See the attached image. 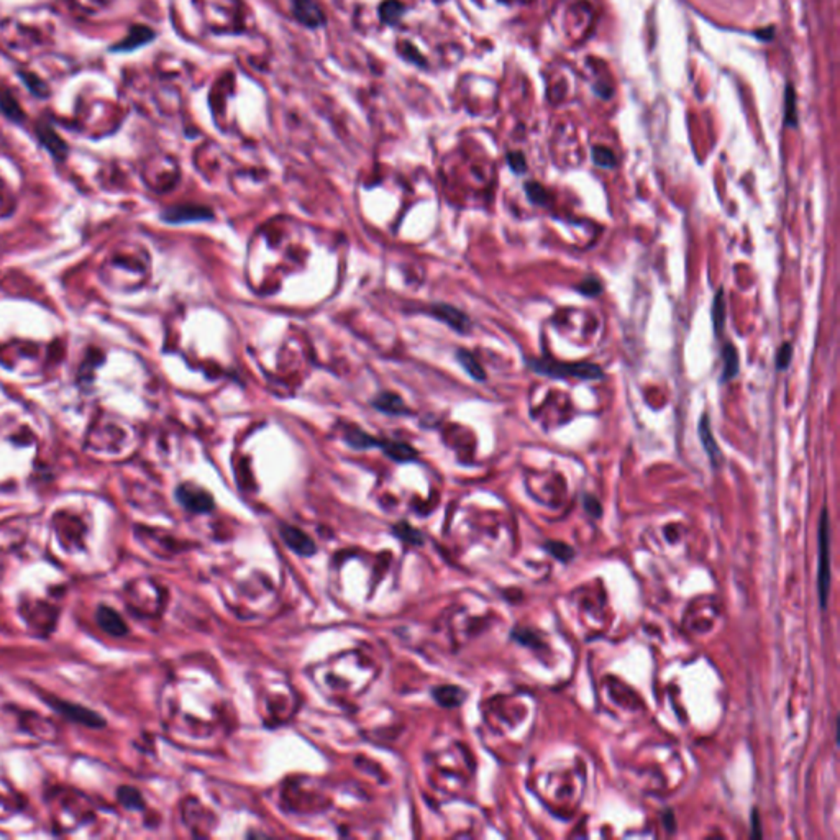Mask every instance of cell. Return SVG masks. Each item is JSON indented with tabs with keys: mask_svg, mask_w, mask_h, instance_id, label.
Segmentation results:
<instances>
[{
	"mask_svg": "<svg viewBox=\"0 0 840 840\" xmlns=\"http://www.w3.org/2000/svg\"><path fill=\"white\" fill-rule=\"evenodd\" d=\"M527 365L533 373L542 376L553 378V380H565V378H576V380L585 381H597L603 380L604 371L599 365L589 361H576V363H565L556 361V359H545V358H528Z\"/></svg>",
	"mask_w": 840,
	"mask_h": 840,
	"instance_id": "obj_1",
	"label": "cell"
},
{
	"mask_svg": "<svg viewBox=\"0 0 840 840\" xmlns=\"http://www.w3.org/2000/svg\"><path fill=\"white\" fill-rule=\"evenodd\" d=\"M830 589V524L827 507L822 509L819 522V566H818V591L820 608L825 609Z\"/></svg>",
	"mask_w": 840,
	"mask_h": 840,
	"instance_id": "obj_2",
	"label": "cell"
},
{
	"mask_svg": "<svg viewBox=\"0 0 840 840\" xmlns=\"http://www.w3.org/2000/svg\"><path fill=\"white\" fill-rule=\"evenodd\" d=\"M45 701L46 704H50L56 712H60L62 717H66L67 721L71 722H76V724L94 727V729H100V727L107 724L105 719L102 717L99 712L87 709L86 706H81V704L65 701V699H60L56 696L45 698Z\"/></svg>",
	"mask_w": 840,
	"mask_h": 840,
	"instance_id": "obj_3",
	"label": "cell"
},
{
	"mask_svg": "<svg viewBox=\"0 0 840 840\" xmlns=\"http://www.w3.org/2000/svg\"><path fill=\"white\" fill-rule=\"evenodd\" d=\"M176 498L178 501L181 502L182 507H186L187 511L196 514L208 512L215 506L211 494H208L206 489L196 486V484H181V486L176 489Z\"/></svg>",
	"mask_w": 840,
	"mask_h": 840,
	"instance_id": "obj_4",
	"label": "cell"
},
{
	"mask_svg": "<svg viewBox=\"0 0 840 840\" xmlns=\"http://www.w3.org/2000/svg\"><path fill=\"white\" fill-rule=\"evenodd\" d=\"M429 314L458 333H468L471 330V320L468 315L450 304H434L429 309Z\"/></svg>",
	"mask_w": 840,
	"mask_h": 840,
	"instance_id": "obj_5",
	"label": "cell"
},
{
	"mask_svg": "<svg viewBox=\"0 0 840 840\" xmlns=\"http://www.w3.org/2000/svg\"><path fill=\"white\" fill-rule=\"evenodd\" d=\"M213 212L208 207L197 206V204H182L168 208L163 212V220L169 223H184V222H202V220H212Z\"/></svg>",
	"mask_w": 840,
	"mask_h": 840,
	"instance_id": "obj_6",
	"label": "cell"
},
{
	"mask_svg": "<svg viewBox=\"0 0 840 840\" xmlns=\"http://www.w3.org/2000/svg\"><path fill=\"white\" fill-rule=\"evenodd\" d=\"M293 12L304 27L320 28L327 22L324 8L319 6L317 0H293Z\"/></svg>",
	"mask_w": 840,
	"mask_h": 840,
	"instance_id": "obj_7",
	"label": "cell"
},
{
	"mask_svg": "<svg viewBox=\"0 0 840 840\" xmlns=\"http://www.w3.org/2000/svg\"><path fill=\"white\" fill-rule=\"evenodd\" d=\"M698 432H699V440H701L702 448L707 453L712 466L714 468H719L722 463V451H721V448H719L716 436H714V434H712L711 417H709L707 414H702L701 420H699V425H698Z\"/></svg>",
	"mask_w": 840,
	"mask_h": 840,
	"instance_id": "obj_8",
	"label": "cell"
},
{
	"mask_svg": "<svg viewBox=\"0 0 840 840\" xmlns=\"http://www.w3.org/2000/svg\"><path fill=\"white\" fill-rule=\"evenodd\" d=\"M95 618L100 629L107 634L114 635V637H122V635L128 632V627L122 619V615L116 613L115 609L109 608V606H100V608L97 609Z\"/></svg>",
	"mask_w": 840,
	"mask_h": 840,
	"instance_id": "obj_9",
	"label": "cell"
},
{
	"mask_svg": "<svg viewBox=\"0 0 840 840\" xmlns=\"http://www.w3.org/2000/svg\"><path fill=\"white\" fill-rule=\"evenodd\" d=\"M154 38V32L152 28L145 27V25H135L130 28L128 35L124 38L122 41L116 43L115 46H112V51L114 53H128V51H133L137 50V48L143 46V45H148V43H152Z\"/></svg>",
	"mask_w": 840,
	"mask_h": 840,
	"instance_id": "obj_10",
	"label": "cell"
},
{
	"mask_svg": "<svg viewBox=\"0 0 840 840\" xmlns=\"http://www.w3.org/2000/svg\"><path fill=\"white\" fill-rule=\"evenodd\" d=\"M281 535H283V540L286 542V545H288L289 548H293V550L295 553H299V555L309 556V555H314L315 550H317L315 543L310 540V538L305 535L302 531H299V528L284 526L283 528H281Z\"/></svg>",
	"mask_w": 840,
	"mask_h": 840,
	"instance_id": "obj_11",
	"label": "cell"
},
{
	"mask_svg": "<svg viewBox=\"0 0 840 840\" xmlns=\"http://www.w3.org/2000/svg\"><path fill=\"white\" fill-rule=\"evenodd\" d=\"M38 132V138H40V142L43 143V147L50 149V153L55 156L56 159H62L67 154V147L66 143L62 142L60 138V135H58L55 130L51 127H48V125H40V127L36 128Z\"/></svg>",
	"mask_w": 840,
	"mask_h": 840,
	"instance_id": "obj_12",
	"label": "cell"
},
{
	"mask_svg": "<svg viewBox=\"0 0 840 840\" xmlns=\"http://www.w3.org/2000/svg\"><path fill=\"white\" fill-rule=\"evenodd\" d=\"M380 448L385 451L391 460L399 461V463H406V461H412L417 458V450L409 444H406V441L381 440Z\"/></svg>",
	"mask_w": 840,
	"mask_h": 840,
	"instance_id": "obj_13",
	"label": "cell"
},
{
	"mask_svg": "<svg viewBox=\"0 0 840 840\" xmlns=\"http://www.w3.org/2000/svg\"><path fill=\"white\" fill-rule=\"evenodd\" d=\"M373 406H375L378 411L385 412V414H391V415H401V414H407V412H409L404 404V401H402L397 394H394V392H382V394H380L375 401H373Z\"/></svg>",
	"mask_w": 840,
	"mask_h": 840,
	"instance_id": "obj_14",
	"label": "cell"
},
{
	"mask_svg": "<svg viewBox=\"0 0 840 840\" xmlns=\"http://www.w3.org/2000/svg\"><path fill=\"white\" fill-rule=\"evenodd\" d=\"M456 359H458V363L463 366V370L468 373V375L473 378L474 381H486V371H484L481 363L476 359L473 353H469L468 349L461 348L456 352Z\"/></svg>",
	"mask_w": 840,
	"mask_h": 840,
	"instance_id": "obj_15",
	"label": "cell"
},
{
	"mask_svg": "<svg viewBox=\"0 0 840 840\" xmlns=\"http://www.w3.org/2000/svg\"><path fill=\"white\" fill-rule=\"evenodd\" d=\"M722 359H724V368H722V381L727 382V381L734 380V378L739 375V370H740L739 353H737V348L734 347V345L729 342L724 345V348H722Z\"/></svg>",
	"mask_w": 840,
	"mask_h": 840,
	"instance_id": "obj_16",
	"label": "cell"
},
{
	"mask_svg": "<svg viewBox=\"0 0 840 840\" xmlns=\"http://www.w3.org/2000/svg\"><path fill=\"white\" fill-rule=\"evenodd\" d=\"M345 440H347V444L349 446H353V448H356V450H366V448H373V446H378V448H380V444H381V439H376V436L368 435L366 432L359 430V429H356V427H349V429H347Z\"/></svg>",
	"mask_w": 840,
	"mask_h": 840,
	"instance_id": "obj_17",
	"label": "cell"
},
{
	"mask_svg": "<svg viewBox=\"0 0 840 840\" xmlns=\"http://www.w3.org/2000/svg\"><path fill=\"white\" fill-rule=\"evenodd\" d=\"M726 295H724V288L717 289L716 293V298H714V302H712V327H714V333H716V337L721 335L722 330H724V324H726Z\"/></svg>",
	"mask_w": 840,
	"mask_h": 840,
	"instance_id": "obj_18",
	"label": "cell"
},
{
	"mask_svg": "<svg viewBox=\"0 0 840 840\" xmlns=\"http://www.w3.org/2000/svg\"><path fill=\"white\" fill-rule=\"evenodd\" d=\"M434 698L436 702L445 707H455L460 706L465 699V693L456 686H440L434 691Z\"/></svg>",
	"mask_w": 840,
	"mask_h": 840,
	"instance_id": "obj_19",
	"label": "cell"
},
{
	"mask_svg": "<svg viewBox=\"0 0 840 840\" xmlns=\"http://www.w3.org/2000/svg\"><path fill=\"white\" fill-rule=\"evenodd\" d=\"M404 12L406 7L402 6L399 0H385L380 7V17L386 25H397Z\"/></svg>",
	"mask_w": 840,
	"mask_h": 840,
	"instance_id": "obj_20",
	"label": "cell"
},
{
	"mask_svg": "<svg viewBox=\"0 0 840 840\" xmlns=\"http://www.w3.org/2000/svg\"><path fill=\"white\" fill-rule=\"evenodd\" d=\"M116 798H119L120 804L125 806L127 809L138 811L145 808L142 793H140L137 788H133V786H122V788H119V791H116Z\"/></svg>",
	"mask_w": 840,
	"mask_h": 840,
	"instance_id": "obj_21",
	"label": "cell"
},
{
	"mask_svg": "<svg viewBox=\"0 0 840 840\" xmlns=\"http://www.w3.org/2000/svg\"><path fill=\"white\" fill-rule=\"evenodd\" d=\"M0 110L7 116H11L12 120H20L23 116L20 104H18L15 97L6 89H0Z\"/></svg>",
	"mask_w": 840,
	"mask_h": 840,
	"instance_id": "obj_22",
	"label": "cell"
},
{
	"mask_svg": "<svg viewBox=\"0 0 840 840\" xmlns=\"http://www.w3.org/2000/svg\"><path fill=\"white\" fill-rule=\"evenodd\" d=\"M785 122L788 127H798V110H796V94L793 84H786Z\"/></svg>",
	"mask_w": 840,
	"mask_h": 840,
	"instance_id": "obj_23",
	"label": "cell"
},
{
	"mask_svg": "<svg viewBox=\"0 0 840 840\" xmlns=\"http://www.w3.org/2000/svg\"><path fill=\"white\" fill-rule=\"evenodd\" d=\"M591 154H592V161H594L596 166H599V168L613 169V168H615V164H618V158H615L613 149H609L606 147H594L592 148Z\"/></svg>",
	"mask_w": 840,
	"mask_h": 840,
	"instance_id": "obj_24",
	"label": "cell"
},
{
	"mask_svg": "<svg viewBox=\"0 0 840 840\" xmlns=\"http://www.w3.org/2000/svg\"><path fill=\"white\" fill-rule=\"evenodd\" d=\"M20 76L23 77V84H25L33 95L36 97H41V99H45V97L50 95V91H48V86L43 82L41 79H38L35 74H32V72H20Z\"/></svg>",
	"mask_w": 840,
	"mask_h": 840,
	"instance_id": "obj_25",
	"label": "cell"
},
{
	"mask_svg": "<svg viewBox=\"0 0 840 840\" xmlns=\"http://www.w3.org/2000/svg\"><path fill=\"white\" fill-rule=\"evenodd\" d=\"M524 191H526L528 201H531L532 204H535V206H545V204L548 202V194L542 184L531 181L524 186Z\"/></svg>",
	"mask_w": 840,
	"mask_h": 840,
	"instance_id": "obj_26",
	"label": "cell"
},
{
	"mask_svg": "<svg viewBox=\"0 0 840 840\" xmlns=\"http://www.w3.org/2000/svg\"><path fill=\"white\" fill-rule=\"evenodd\" d=\"M793 354H794V349H793V345L789 342H785L781 347L778 348V352H776V356H775V366L778 371H785L788 370L791 361H793Z\"/></svg>",
	"mask_w": 840,
	"mask_h": 840,
	"instance_id": "obj_27",
	"label": "cell"
},
{
	"mask_svg": "<svg viewBox=\"0 0 840 840\" xmlns=\"http://www.w3.org/2000/svg\"><path fill=\"white\" fill-rule=\"evenodd\" d=\"M394 532L402 538V540H406V542H409V543H415V545H420V543L424 542V540H422L420 532H417L415 528H412L411 526H407L406 522L397 524V526L394 527Z\"/></svg>",
	"mask_w": 840,
	"mask_h": 840,
	"instance_id": "obj_28",
	"label": "cell"
},
{
	"mask_svg": "<svg viewBox=\"0 0 840 840\" xmlns=\"http://www.w3.org/2000/svg\"><path fill=\"white\" fill-rule=\"evenodd\" d=\"M578 291L582 295H587V298H596V295H599L603 293V284H601V281L597 278H586L582 279V283L576 288Z\"/></svg>",
	"mask_w": 840,
	"mask_h": 840,
	"instance_id": "obj_29",
	"label": "cell"
},
{
	"mask_svg": "<svg viewBox=\"0 0 840 840\" xmlns=\"http://www.w3.org/2000/svg\"><path fill=\"white\" fill-rule=\"evenodd\" d=\"M548 552L552 553V555H555L558 560L561 561H568L571 560L573 556H575V552H573V548H570L565 543H560V542H552L547 545Z\"/></svg>",
	"mask_w": 840,
	"mask_h": 840,
	"instance_id": "obj_30",
	"label": "cell"
},
{
	"mask_svg": "<svg viewBox=\"0 0 840 840\" xmlns=\"http://www.w3.org/2000/svg\"><path fill=\"white\" fill-rule=\"evenodd\" d=\"M507 164L516 174H524L527 171L526 156L521 152H512L507 154Z\"/></svg>",
	"mask_w": 840,
	"mask_h": 840,
	"instance_id": "obj_31",
	"label": "cell"
},
{
	"mask_svg": "<svg viewBox=\"0 0 840 840\" xmlns=\"http://www.w3.org/2000/svg\"><path fill=\"white\" fill-rule=\"evenodd\" d=\"M585 507H586V511L589 512V514H592V516H594V517H599L601 512H603V509H601L599 501H597V499L592 498V496H585Z\"/></svg>",
	"mask_w": 840,
	"mask_h": 840,
	"instance_id": "obj_32",
	"label": "cell"
},
{
	"mask_svg": "<svg viewBox=\"0 0 840 840\" xmlns=\"http://www.w3.org/2000/svg\"><path fill=\"white\" fill-rule=\"evenodd\" d=\"M752 820H754V832H752V835H754V837H761V832H759L760 824H759V814H756V811H754Z\"/></svg>",
	"mask_w": 840,
	"mask_h": 840,
	"instance_id": "obj_33",
	"label": "cell"
}]
</instances>
